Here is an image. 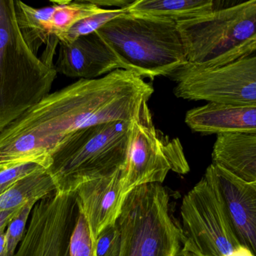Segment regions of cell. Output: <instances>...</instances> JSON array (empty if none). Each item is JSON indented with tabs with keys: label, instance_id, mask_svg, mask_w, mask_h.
I'll return each instance as SVG.
<instances>
[{
	"label": "cell",
	"instance_id": "6da1fadb",
	"mask_svg": "<svg viewBox=\"0 0 256 256\" xmlns=\"http://www.w3.org/2000/svg\"><path fill=\"white\" fill-rule=\"evenodd\" d=\"M154 93L129 71L80 79L50 93L0 132V162L50 156L76 131L114 121H134Z\"/></svg>",
	"mask_w": 256,
	"mask_h": 256
},
{
	"label": "cell",
	"instance_id": "4316f807",
	"mask_svg": "<svg viewBox=\"0 0 256 256\" xmlns=\"http://www.w3.org/2000/svg\"><path fill=\"white\" fill-rule=\"evenodd\" d=\"M0 256H7L6 246V231L0 232Z\"/></svg>",
	"mask_w": 256,
	"mask_h": 256
},
{
	"label": "cell",
	"instance_id": "2e32d148",
	"mask_svg": "<svg viewBox=\"0 0 256 256\" xmlns=\"http://www.w3.org/2000/svg\"><path fill=\"white\" fill-rule=\"evenodd\" d=\"M213 0H135L128 10L132 13L168 18L176 23L195 19L224 7Z\"/></svg>",
	"mask_w": 256,
	"mask_h": 256
},
{
	"label": "cell",
	"instance_id": "277c9868",
	"mask_svg": "<svg viewBox=\"0 0 256 256\" xmlns=\"http://www.w3.org/2000/svg\"><path fill=\"white\" fill-rule=\"evenodd\" d=\"M56 76L22 39L14 0H0V132L49 95Z\"/></svg>",
	"mask_w": 256,
	"mask_h": 256
},
{
	"label": "cell",
	"instance_id": "4fadbf2b",
	"mask_svg": "<svg viewBox=\"0 0 256 256\" xmlns=\"http://www.w3.org/2000/svg\"><path fill=\"white\" fill-rule=\"evenodd\" d=\"M214 166L236 234L242 243L256 256V183L242 181L226 170Z\"/></svg>",
	"mask_w": 256,
	"mask_h": 256
},
{
	"label": "cell",
	"instance_id": "52a82bcc",
	"mask_svg": "<svg viewBox=\"0 0 256 256\" xmlns=\"http://www.w3.org/2000/svg\"><path fill=\"white\" fill-rule=\"evenodd\" d=\"M121 241L117 256H177L180 228L170 214V195L159 183L130 192L117 220Z\"/></svg>",
	"mask_w": 256,
	"mask_h": 256
},
{
	"label": "cell",
	"instance_id": "5b68a950",
	"mask_svg": "<svg viewBox=\"0 0 256 256\" xmlns=\"http://www.w3.org/2000/svg\"><path fill=\"white\" fill-rule=\"evenodd\" d=\"M177 25L188 63L214 68L256 55V0L225 6Z\"/></svg>",
	"mask_w": 256,
	"mask_h": 256
},
{
	"label": "cell",
	"instance_id": "484cf974",
	"mask_svg": "<svg viewBox=\"0 0 256 256\" xmlns=\"http://www.w3.org/2000/svg\"><path fill=\"white\" fill-rule=\"evenodd\" d=\"M22 207L24 206L13 210L0 212V232L6 231L8 224L19 213Z\"/></svg>",
	"mask_w": 256,
	"mask_h": 256
},
{
	"label": "cell",
	"instance_id": "ba28073f",
	"mask_svg": "<svg viewBox=\"0 0 256 256\" xmlns=\"http://www.w3.org/2000/svg\"><path fill=\"white\" fill-rule=\"evenodd\" d=\"M186 174L190 166L178 138L170 139L154 126L146 105L134 121L130 147L122 174L126 194L143 185L162 183L168 171Z\"/></svg>",
	"mask_w": 256,
	"mask_h": 256
},
{
	"label": "cell",
	"instance_id": "d4e9b609",
	"mask_svg": "<svg viewBox=\"0 0 256 256\" xmlns=\"http://www.w3.org/2000/svg\"><path fill=\"white\" fill-rule=\"evenodd\" d=\"M92 3L96 5L98 7L103 9L104 7H115L116 9H128L132 6L134 1H126V0H90Z\"/></svg>",
	"mask_w": 256,
	"mask_h": 256
},
{
	"label": "cell",
	"instance_id": "ffe728a7",
	"mask_svg": "<svg viewBox=\"0 0 256 256\" xmlns=\"http://www.w3.org/2000/svg\"><path fill=\"white\" fill-rule=\"evenodd\" d=\"M50 162V156L0 162V195L22 177L40 170L48 169Z\"/></svg>",
	"mask_w": 256,
	"mask_h": 256
},
{
	"label": "cell",
	"instance_id": "30bf717a",
	"mask_svg": "<svg viewBox=\"0 0 256 256\" xmlns=\"http://www.w3.org/2000/svg\"><path fill=\"white\" fill-rule=\"evenodd\" d=\"M80 207L76 193L52 192L34 205L14 256H69Z\"/></svg>",
	"mask_w": 256,
	"mask_h": 256
},
{
	"label": "cell",
	"instance_id": "9a60e30c",
	"mask_svg": "<svg viewBox=\"0 0 256 256\" xmlns=\"http://www.w3.org/2000/svg\"><path fill=\"white\" fill-rule=\"evenodd\" d=\"M212 164L242 181L256 183V135L231 133L216 135Z\"/></svg>",
	"mask_w": 256,
	"mask_h": 256
},
{
	"label": "cell",
	"instance_id": "e0dca14e",
	"mask_svg": "<svg viewBox=\"0 0 256 256\" xmlns=\"http://www.w3.org/2000/svg\"><path fill=\"white\" fill-rule=\"evenodd\" d=\"M15 17L20 32L26 44L37 55L39 48L43 45L48 46L58 42L52 37L50 29V20L54 6L36 9L20 0L14 1Z\"/></svg>",
	"mask_w": 256,
	"mask_h": 256
},
{
	"label": "cell",
	"instance_id": "7c38bea8",
	"mask_svg": "<svg viewBox=\"0 0 256 256\" xmlns=\"http://www.w3.org/2000/svg\"><path fill=\"white\" fill-rule=\"evenodd\" d=\"M122 171L84 183L75 192L96 242L100 233L116 225L121 215L128 195L123 189Z\"/></svg>",
	"mask_w": 256,
	"mask_h": 256
},
{
	"label": "cell",
	"instance_id": "8992f818",
	"mask_svg": "<svg viewBox=\"0 0 256 256\" xmlns=\"http://www.w3.org/2000/svg\"><path fill=\"white\" fill-rule=\"evenodd\" d=\"M180 214L182 251L194 256H254L236 234L213 164L184 197Z\"/></svg>",
	"mask_w": 256,
	"mask_h": 256
},
{
	"label": "cell",
	"instance_id": "83f0119b",
	"mask_svg": "<svg viewBox=\"0 0 256 256\" xmlns=\"http://www.w3.org/2000/svg\"><path fill=\"white\" fill-rule=\"evenodd\" d=\"M177 256H194L192 255V254L189 253V252H184V251L180 250V252H179L178 255Z\"/></svg>",
	"mask_w": 256,
	"mask_h": 256
},
{
	"label": "cell",
	"instance_id": "9c48e42d",
	"mask_svg": "<svg viewBox=\"0 0 256 256\" xmlns=\"http://www.w3.org/2000/svg\"><path fill=\"white\" fill-rule=\"evenodd\" d=\"M168 78L177 83L176 97L222 105L256 102V55L219 67L188 63Z\"/></svg>",
	"mask_w": 256,
	"mask_h": 256
},
{
	"label": "cell",
	"instance_id": "5bb4252c",
	"mask_svg": "<svg viewBox=\"0 0 256 256\" xmlns=\"http://www.w3.org/2000/svg\"><path fill=\"white\" fill-rule=\"evenodd\" d=\"M185 123L203 135H256V102L232 105L207 103L186 113Z\"/></svg>",
	"mask_w": 256,
	"mask_h": 256
},
{
	"label": "cell",
	"instance_id": "44dd1931",
	"mask_svg": "<svg viewBox=\"0 0 256 256\" xmlns=\"http://www.w3.org/2000/svg\"><path fill=\"white\" fill-rule=\"evenodd\" d=\"M128 9H104L102 12L87 17L74 24L70 30L64 33L58 43L69 44L74 42L78 38L88 36L92 33L98 31L102 27L115 19L120 15L128 13Z\"/></svg>",
	"mask_w": 256,
	"mask_h": 256
},
{
	"label": "cell",
	"instance_id": "603a6c76",
	"mask_svg": "<svg viewBox=\"0 0 256 256\" xmlns=\"http://www.w3.org/2000/svg\"><path fill=\"white\" fill-rule=\"evenodd\" d=\"M37 201H30L24 206L20 211L12 219L6 230V246L7 256H14L16 249L25 234L27 224L32 211Z\"/></svg>",
	"mask_w": 256,
	"mask_h": 256
},
{
	"label": "cell",
	"instance_id": "7a4b0ae2",
	"mask_svg": "<svg viewBox=\"0 0 256 256\" xmlns=\"http://www.w3.org/2000/svg\"><path fill=\"white\" fill-rule=\"evenodd\" d=\"M134 121L102 123L76 131L64 138L50 154L46 169L56 192H76L81 185L124 171Z\"/></svg>",
	"mask_w": 256,
	"mask_h": 256
},
{
	"label": "cell",
	"instance_id": "cb8c5ba5",
	"mask_svg": "<svg viewBox=\"0 0 256 256\" xmlns=\"http://www.w3.org/2000/svg\"><path fill=\"white\" fill-rule=\"evenodd\" d=\"M121 235L117 223L100 233L96 242V256H117Z\"/></svg>",
	"mask_w": 256,
	"mask_h": 256
},
{
	"label": "cell",
	"instance_id": "8fae6325",
	"mask_svg": "<svg viewBox=\"0 0 256 256\" xmlns=\"http://www.w3.org/2000/svg\"><path fill=\"white\" fill-rule=\"evenodd\" d=\"M58 45V57L54 65L57 73L91 80L118 69L124 70L118 57L97 32L78 38L72 43Z\"/></svg>",
	"mask_w": 256,
	"mask_h": 256
},
{
	"label": "cell",
	"instance_id": "d6986e66",
	"mask_svg": "<svg viewBox=\"0 0 256 256\" xmlns=\"http://www.w3.org/2000/svg\"><path fill=\"white\" fill-rule=\"evenodd\" d=\"M51 3L54 11L50 20V29L52 36L58 40L78 21L102 12L104 9L93 4L90 0Z\"/></svg>",
	"mask_w": 256,
	"mask_h": 256
},
{
	"label": "cell",
	"instance_id": "ac0fdd59",
	"mask_svg": "<svg viewBox=\"0 0 256 256\" xmlns=\"http://www.w3.org/2000/svg\"><path fill=\"white\" fill-rule=\"evenodd\" d=\"M55 191L46 169L36 171L18 180L0 195V212L22 207L30 201L38 202Z\"/></svg>",
	"mask_w": 256,
	"mask_h": 256
},
{
	"label": "cell",
	"instance_id": "3957f363",
	"mask_svg": "<svg viewBox=\"0 0 256 256\" xmlns=\"http://www.w3.org/2000/svg\"><path fill=\"white\" fill-rule=\"evenodd\" d=\"M97 33L124 70L142 78L168 77L188 63L177 23L168 18L128 12Z\"/></svg>",
	"mask_w": 256,
	"mask_h": 256
},
{
	"label": "cell",
	"instance_id": "7402d4cb",
	"mask_svg": "<svg viewBox=\"0 0 256 256\" xmlns=\"http://www.w3.org/2000/svg\"><path fill=\"white\" fill-rule=\"evenodd\" d=\"M69 256H96V240L92 236L80 207L76 226L70 237Z\"/></svg>",
	"mask_w": 256,
	"mask_h": 256
}]
</instances>
